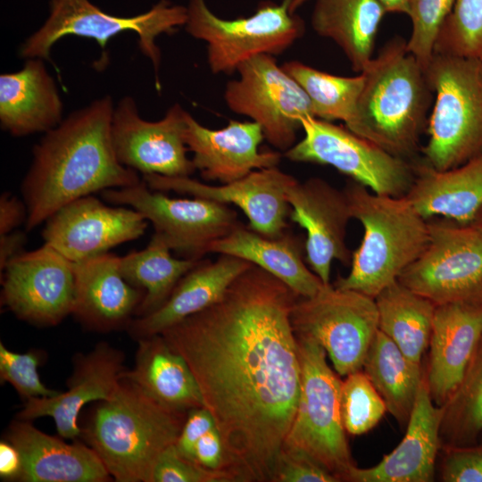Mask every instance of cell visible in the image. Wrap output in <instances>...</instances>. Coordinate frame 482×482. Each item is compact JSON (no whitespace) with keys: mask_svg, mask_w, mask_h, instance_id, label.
<instances>
[{"mask_svg":"<svg viewBox=\"0 0 482 482\" xmlns=\"http://www.w3.org/2000/svg\"><path fill=\"white\" fill-rule=\"evenodd\" d=\"M102 197L142 213L152 223L154 233L184 258L203 259L214 241L240 223L229 204L195 196L170 197L150 188L143 179L134 186L106 189Z\"/></svg>","mask_w":482,"mask_h":482,"instance_id":"12","label":"cell"},{"mask_svg":"<svg viewBox=\"0 0 482 482\" xmlns=\"http://www.w3.org/2000/svg\"><path fill=\"white\" fill-rule=\"evenodd\" d=\"M119 257L108 252L74 263L72 314L89 328L109 331L129 325L144 298V291L121 275Z\"/></svg>","mask_w":482,"mask_h":482,"instance_id":"25","label":"cell"},{"mask_svg":"<svg viewBox=\"0 0 482 482\" xmlns=\"http://www.w3.org/2000/svg\"><path fill=\"white\" fill-rule=\"evenodd\" d=\"M481 341L482 296L436 305L425 375L436 405L456 390Z\"/></svg>","mask_w":482,"mask_h":482,"instance_id":"20","label":"cell"},{"mask_svg":"<svg viewBox=\"0 0 482 482\" xmlns=\"http://www.w3.org/2000/svg\"><path fill=\"white\" fill-rule=\"evenodd\" d=\"M113 110L112 96H102L71 112L34 145L21 184L27 231L76 199L142 181L137 171L122 165L116 156Z\"/></svg>","mask_w":482,"mask_h":482,"instance_id":"2","label":"cell"},{"mask_svg":"<svg viewBox=\"0 0 482 482\" xmlns=\"http://www.w3.org/2000/svg\"><path fill=\"white\" fill-rule=\"evenodd\" d=\"M46 434L29 420L13 421L6 439L19 450L22 482H105L112 479L102 460L89 445L68 444Z\"/></svg>","mask_w":482,"mask_h":482,"instance_id":"24","label":"cell"},{"mask_svg":"<svg viewBox=\"0 0 482 482\" xmlns=\"http://www.w3.org/2000/svg\"><path fill=\"white\" fill-rule=\"evenodd\" d=\"M182 414L159 404L122 376L82 435L115 481L151 482L160 455L177 441Z\"/></svg>","mask_w":482,"mask_h":482,"instance_id":"4","label":"cell"},{"mask_svg":"<svg viewBox=\"0 0 482 482\" xmlns=\"http://www.w3.org/2000/svg\"><path fill=\"white\" fill-rule=\"evenodd\" d=\"M149 221L133 208L108 206L89 195L57 210L46 221L44 243L76 263L144 235Z\"/></svg>","mask_w":482,"mask_h":482,"instance_id":"17","label":"cell"},{"mask_svg":"<svg viewBox=\"0 0 482 482\" xmlns=\"http://www.w3.org/2000/svg\"><path fill=\"white\" fill-rule=\"evenodd\" d=\"M213 428H216L214 419L205 407L191 409L187 411L175 443L177 450L184 457L195 461L194 453L197 441Z\"/></svg>","mask_w":482,"mask_h":482,"instance_id":"44","label":"cell"},{"mask_svg":"<svg viewBox=\"0 0 482 482\" xmlns=\"http://www.w3.org/2000/svg\"><path fill=\"white\" fill-rule=\"evenodd\" d=\"M404 196L428 220L442 216L459 224H473L482 211V154L444 170L425 162L416 165Z\"/></svg>","mask_w":482,"mask_h":482,"instance_id":"29","label":"cell"},{"mask_svg":"<svg viewBox=\"0 0 482 482\" xmlns=\"http://www.w3.org/2000/svg\"><path fill=\"white\" fill-rule=\"evenodd\" d=\"M304 137L285 152L295 162L329 165L381 195L400 197L409 191L415 166L346 127L312 116L301 118Z\"/></svg>","mask_w":482,"mask_h":482,"instance_id":"10","label":"cell"},{"mask_svg":"<svg viewBox=\"0 0 482 482\" xmlns=\"http://www.w3.org/2000/svg\"><path fill=\"white\" fill-rule=\"evenodd\" d=\"M187 19V6L173 4L169 0H160L147 12L130 17L109 14L90 0H49L47 19L21 45L19 55L51 62L52 47L65 36L94 39L104 50L109 39L132 31L138 37L139 50L153 64L159 89L161 52L155 40L162 34H171L185 26Z\"/></svg>","mask_w":482,"mask_h":482,"instance_id":"7","label":"cell"},{"mask_svg":"<svg viewBox=\"0 0 482 482\" xmlns=\"http://www.w3.org/2000/svg\"><path fill=\"white\" fill-rule=\"evenodd\" d=\"M443 407L440 428L443 447L478 444L482 436V341L461 382Z\"/></svg>","mask_w":482,"mask_h":482,"instance_id":"35","label":"cell"},{"mask_svg":"<svg viewBox=\"0 0 482 482\" xmlns=\"http://www.w3.org/2000/svg\"><path fill=\"white\" fill-rule=\"evenodd\" d=\"M201 260L173 257L170 247L154 233L143 250L120 256L123 278L145 293L136 315H147L162 305L182 277Z\"/></svg>","mask_w":482,"mask_h":482,"instance_id":"34","label":"cell"},{"mask_svg":"<svg viewBox=\"0 0 482 482\" xmlns=\"http://www.w3.org/2000/svg\"><path fill=\"white\" fill-rule=\"evenodd\" d=\"M298 297L253 264L216 303L161 333L196 379L232 481L271 482L294 421L301 365L291 312Z\"/></svg>","mask_w":482,"mask_h":482,"instance_id":"1","label":"cell"},{"mask_svg":"<svg viewBox=\"0 0 482 482\" xmlns=\"http://www.w3.org/2000/svg\"><path fill=\"white\" fill-rule=\"evenodd\" d=\"M292 0L260 4L254 14L225 20L205 0H188L187 32L207 43V62L214 74H231L258 54H280L304 32L303 20L289 10Z\"/></svg>","mask_w":482,"mask_h":482,"instance_id":"9","label":"cell"},{"mask_svg":"<svg viewBox=\"0 0 482 482\" xmlns=\"http://www.w3.org/2000/svg\"><path fill=\"white\" fill-rule=\"evenodd\" d=\"M361 73L362 89L345 127L407 159L417 148L430 104L432 90L424 68L405 41L394 39Z\"/></svg>","mask_w":482,"mask_h":482,"instance_id":"3","label":"cell"},{"mask_svg":"<svg viewBox=\"0 0 482 482\" xmlns=\"http://www.w3.org/2000/svg\"><path fill=\"white\" fill-rule=\"evenodd\" d=\"M386 10L378 0H316L312 26L332 39L354 71L362 72L372 57L374 42Z\"/></svg>","mask_w":482,"mask_h":482,"instance_id":"31","label":"cell"},{"mask_svg":"<svg viewBox=\"0 0 482 482\" xmlns=\"http://www.w3.org/2000/svg\"><path fill=\"white\" fill-rule=\"evenodd\" d=\"M386 12L407 13L409 0H378Z\"/></svg>","mask_w":482,"mask_h":482,"instance_id":"49","label":"cell"},{"mask_svg":"<svg viewBox=\"0 0 482 482\" xmlns=\"http://www.w3.org/2000/svg\"><path fill=\"white\" fill-rule=\"evenodd\" d=\"M22 467L21 456L16 446L7 439L0 442V477L4 480H18Z\"/></svg>","mask_w":482,"mask_h":482,"instance_id":"47","label":"cell"},{"mask_svg":"<svg viewBox=\"0 0 482 482\" xmlns=\"http://www.w3.org/2000/svg\"><path fill=\"white\" fill-rule=\"evenodd\" d=\"M378 329L404 355L420 363L429 345L436 304L396 280L375 298Z\"/></svg>","mask_w":482,"mask_h":482,"instance_id":"33","label":"cell"},{"mask_svg":"<svg viewBox=\"0 0 482 482\" xmlns=\"http://www.w3.org/2000/svg\"><path fill=\"white\" fill-rule=\"evenodd\" d=\"M282 68L304 90L316 118L342 120L345 124L350 120L362 89V73L354 77L337 76L298 61L287 62Z\"/></svg>","mask_w":482,"mask_h":482,"instance_id":"36","label":"cell"},{"mask_svg":"<svg viewBox=\"0 0 482 482\" xmlns=\"http://www.w3.org/2000/svg\"><path fill=\"white\" fill-rule=\"evenodd\" d=\"M445 482H482V443L465 447H444Z\"/></svg>","mask_w":482,"mask_h":482,"instance_id":"43","label":"cell"},{"mask_svg":"<svg viewBox=\"0 0 482 482\" xmlns=\"http://www.w3.org/2000/svg\"><path fill=\"white\" fill-rule=\"evenodd\" d=\"M435 54L482 61V0H455L436 43Z\"/></svg>","mask_w":482,"mask_h":482,"instance_id":"38","label":"cell"},{"mask_svg":"<svg viewBox=\"0 0 482 482\" xmlns=\"http://www.w3.org/2000/svg\"><path fill=\"white\" fill-rule=\"evenodd\" d=\"M123 360L117 349L104 343L98 345L77 359L67 391L27 400L18 418L31 420L50 417L59 436L76 439L82 435L78 424L81 409L90 402L104 401L112 396L125 370Z\"/></svg>","mask_w":482,"mask_h":482,"instance_id":"22","label":"cell"},{"mask_svg":"<svg viewBox=\"0 0 482 482\" xmlns=\"http://www.w3.org/2000/svg\"><path fill=\"white\" fill-rule=\"evenodd\" d=\"M307 0H292L289 10L291 12L295 13V11Z\"/></svg>","mask_w":482,"mask_h":482,"instance_id":"50","label":"cell"},{"mask_svg":"<svg viewBox=\"0 0 482 482\" xmlns=\"http://www.w3.org/2000/svg\"><path fill=\"white\" fill-rule=\"evenodd\" d=\"M339 479L304 452L284 445L271 482H338Z\"/></svg>","mask_w":482,"mask_h":482,"instance_id":"42","label":"cell"},{"mask_svg":"<svg viewBox=\"0 0 482 482\" xmlns=\"http://www.w3.org/2000/svg\"><path fill=\"white\" fill-rule=\"evenodd\" d=\"M362 370L383 398L387 411L400 425L406 426L425 374L421 364L407 358L378 329Z\"/></svg>","mask_w":482,"mask_h":482,"instance_id":"32","label":"cell"},{"mask_svg":"<svg viewBox=\"0 0 482 482\" xmlns=\"http://www.w3.org/2000/svg\"><path fill=\"white\" fill-rule=\"evenodd\" d=\"M184 139L202 178L221 184L242 179L256 170L276 167L281 159L278 152L259 151L265 138L254 121L231 120L222 129H210L187 112Z\"/></svg>","mask_w":482,"mask_h":482,"instance_id":"21","label":"cell"},{"mask_svg":"<svg viewBox=\"0 0 482 482\" xmlns=\"http://www.w3.org/2000/svg\"><path fill=\"white\" fill-rule=\"evenodd\" d=\"M344 191L363 236L352 253L349 273L338 278L334 287L375 298L422 253L428 240V220L405 196L378 195L353 180Z\"/></svg>","mask_w":482,"mask_h":482,"instance_id":"5","label":"cell"},{"mask_svg":"<svg viewBox=\"0 0 482 482\" xmlns=\"http://www.w3.org/2000/svg\"><path fill=\"white\" fill-rule=\"evenodd\" d=\"M291 323L295 335L324 348L339 376H347L362 369L378 330V315L374 298L330 284L313 296H299Z\"/></svg>","mask_w":482,"mask_h":482,"instance_id":"11","label":"cell"},{"mask_svg":"<svg viewBox=\"0 0 482 482\" xmlns=\"http://www.w3.org/2000/svg\"><path fill=\"white\" fill-rule=\"evenodd\" d=\"M253 264L220 254L214 261L201 260L185 274L168 299L153 312L132 320L129 326L137 339L161 334L184 319L220 301L231 284Z\"/></svg>","mask_w":482,"mask_h":482,"instance_id":"26","label":"cell"},{"mask_svg":"<svg viewBox=\"0 0 482 482\" xmlns=\"http://www.w3.org/2000/svg\"><path fill=\"white\" fill-rule=\"evenodd\" d=\"M475 224L482 227V211L480 212V213L478 214L476 221L474 222Z\"/></svg>","mask_w":482,"mask_h":482,"instance_id":"51","label":"cell"},{"mask_svg":"<svg viewBox=\"0 0 482 482\" xmlns=\"http://www.w3.org/2000/svg\"><path fill=\"white\" fill-rule=\"evenodd\" d=\"M386 403L362 370L341 381L340 413L346 433L360 436L372 429L386 411Z\"/></svg>","mask_w":482,"mask_h":482,"instance_id":"37","label":"cell"},{"mask_svg":"<svg viewBox=\"0 0 482 482\" xmlns=\"http://www.w3.org/2000/svg\"><path fill=\"white\" fill-rule=\"evenodd\" d=\"M454 2L409 0L406 14L411 21V32L406 48L424 69L435 54L436 43Z\"/></svg>","mask_w":482,"mask_h":482,"instance_id":"39","label":"cell"},{"mask_svg":"<svg viewBox=\"0 0 482 482\" xmlns=\"http://www.w3.org/2000/svg\"><path fill=\"white\" fill-rule=\"evenodd\" d=\"M1 302L17 318L54 326L72 314L74 262L45 244L12 259L1 272Z\"/></svg>","mask_w":482,"mask_h":482,"instance_id":"15","label":"cell"},{"mask_svg":"<svg viewBox=\"0 0 482 482\" xmlns=\"http://www.w3.org/2000/svg\"><path fill=\"white\" fill-rule=\"evenodd\" d=\"M209 253L243 259L271 274L300 297L317 295L325 286L305 262L304 242L287 231L266 237L241 222L214 241Z\"/></svg>","mask_w":482,"mask_h":482,"instance_id":"28","label":"cell"},{"mask_svg":"<svg viewBox=\"0 0 482 482\" xmlns=\"http://www.w3.org/2000/svg\"><path fill=\"white\" fill-rule=\"evenodd\" d=\"M436 305L482 296V227L428 220V240L398 278Z\"/></svg>","mask_w":482,"mask_h":482,"instance_id":"13","label":"cell"},{"mask_svg":"<svg viewBox=\"0 0 482 482\" xmlns=\"http://www.w3.org/2000/svg\"><path fill=\"white\" fill-rule=\"evenodd\" d=\"M41 356L37 351L25 353H15L0 344L1 382L11 384L24 399L48 397L59 392L52 390L42 383L37 367Z\"/></svg>","mask_w":482,"mask_h":482,"instance_id":"40","label":"cell"},{"mask_svg":"<svg viewBox=\"0 0 482 482\" xmlns=\"http://www.w3.org/2000/svg\"><path fill=\"white\" fill-rule=\"evenodd\" d=\"M137 341L135 365L123 371L124 378L170 411L184 414L204 406L200 388L187 362L161 334Z\"/></svg>","mask_w":482,"mask_h":482,"instance_id":"30","label":"cell"},{"mask_svg":"<svg viewBox=\"0 0 482 482\" xmlns=\"http://www.w3.org/2000/svg\"><path fill=\"white\" fill-rule=\"evenodd\" d=\"M239 78L229 81L224 92L228 107L262 128L264 138L275 148L287 151L302 129L301 118L315 117L313 107L302 87L273 55L258 54L242 62Z\"/></svg>","mask_w":482,"mask_h":482,"instance_id":"14","label":"cell"},{"mask_svg":"<svg viewBox=\"0 0 482 482\" xmlns=\"http://www.w3.org/2000/svg\"><path fill=\"white\" fill-rule=\"evenodd\" d=\"M152 189L174 191L237 205L248 219V227L266 237H275L287 229L290 206L287 190L296 180L277 166L256 170L242 179L219 186L204 184L190 177L143 175Z\"/></svg>","mask_w":482,"mask_h":482,"instance_id":"18","label":"cell"},{"mask_svg":"<svg viewBox=\"0 0 482 482\" xmlns=\"http://www.w3.org/2000/svg\"><path fill=\"white\" fill-rule=\"evenodd\" d=\"M27 242L26 233L13 230L0 235V271L15 257L25 252L24 245Z\"/></svg>","mask_w":482,"mask_h":482,"instance_id":"48","label":"cell"},{"mask_svg":"<svg viewBox=\"0 0 482 482\" xmlns=\"http://www.w3.org/2000/svg\"><path fill=\"white\" fill-rule=\"evenodd\" d=\"M28 211L24 201H21L10 193H4L0 197V235L15 230L25 222Z\"/></svg>","mask_w":482,"mask_h":482,"instance_id":"46","label":"cell"},{"mask_svg":"<svg viewBox=\"0 0 482 482\" xmlns=\"http://www.w3.org/2000/svg\"><path fill=\"white\" fill-rule=\"evenodd\" d=\"M435 94L425 163L444 170L482 154V61L435 54L424 69Z\"/></svg>","mask_w":482,"mask_h":482,"instance_id":"6","label":"cell"},{"mask_svg":"<svg viewBox=\"0 0 482 482\" xmlns=\"http://www.w3.org/2000/svg\"><path fill=\"white\" fill-rule=\"evenodd\" d=\"M223 470H212L184 457L175 444L165 449L154 468L151 482H229Z\"/></svg>","mask_w":482,"mask_h":482,"instance_id":"41","label":"cell"},{"mask_svg":"<svg viewBox=\"0 0 482 482\" xmlns=\"http://www.w3.org/2000/svg\"><path fill=\"white\" fill-rule=\"evenodd\" d=\"M195 461L204 468L222 470L224 447L217 428L204 434L196 443L194 453Z\"/></svg>","mask_w":482,"mask_h":482,"instance_id":"45","label":"cell"},{"mask_svg":"<svg viewBox=\"0 0 482 482\" xmlns=\"http://www.w3.org/2000/svg\"><path fill=\"white\" fill-rule=\"evenodd\" d=\"M289 218L305 230L304 258L324 285H330L331 264L351 262L346 227L352 218L345 191L320 178L297 179L287 190Z\"/></svg>","mask_w":482,"mask_h":482,"instance_id":"19","label":"cell"},{"mask_svg":"<svg viewBox=\"0 0 482 482\" xmlns=\"http://www.w3.org/2000/svg\"><path fill=\"white\" fill-rule=\"evenodd\" d=\"M44 61L29 58L19 71L0 75V125L13 137L46 133L63 120V104Z\"/></svg>","mask_w":482,"mask_h":482,"instance_id":"27","label":"cell"},{"mask_svg":"<svg viewBox=\"0 0 482 482\" xmlns=\"http://www.w3.org/2000/svg\"><path fill=\"white\" fill-rule=\"evenodd\" d=\"M185 111L179 104L157 121L144 120L132 96L114 106L112 139L119 162L143 175L190 177L195 170L187 156Z\"/></svg>","mask_w":482,"mask_h":482,"instance_id":"16","label":"cell"},{"mask_svg":"<svg viewBox=\"0 0 482 482\" xmlns=\"http://www.w3.org/2000/svg\"><path fill=\"white\" fill-rule=\"evenodd\" d=\"M443 414L444 407L432 400L424 374L403 440L375 466L365 469L353 466L345 481H433L436 455L442 446Z\"/></svg>","mask_w":482,"mask_h":482,"instance_id":"23","label":"cell"},{"mask_svg":"<svg viewBox=\"0 0 482 482\" xmlns=\"http://www.w3.org/2000/svg\"><path fill=\"white\" fill-rule=\"evenodd\" d=\"M301 387L294 421L284 445L297 448L345 481L355 466L340 413L341 379L327 362L315 340L295 335Z\"/></svg>","mask_w":482,"mask_h":482,"instance_id":"8","label":"cell"}]
</instances>
